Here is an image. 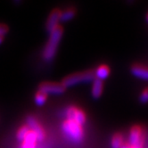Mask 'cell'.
<instances>
[{
	"label": "cell",
	"instance_id": "ac0fdd59",
	"mask_svg": "<svg viewBox=\"0 0 148 148\" xmlns=\"http://www.w3.org/2000/svg\"><path fill=\"white\" fill-rule=\"evenodd\" d=\"M9 31V27L4 23H0V35H5L8 33Z\"/></svg>",
	"mask_w": 148,
	"mask_h": 148
},
{
	"label": "cell",
	"instance_id": "5b68a950",
	"mask_svg": "<svg viewBox=\"0 0 148 148\" xmlns=\"http://www.w3.org/2000/svg\"><path fill=\"white\" fill-rule=\"evenodd\" d=\"M65 88L62 85V83H56V82H43L39 84L38 91L44 93L45 95H55L59 96L64 93Z\"/></svg>",
	"mask_w": 148,
	"mask_h": 148
},
{
	"label": "cell",
	"instance_id": "8992f818",
	"mask_svg": "<svg viewBox=\"0 0 148 148\" xmlns=\"http://www.w3.org/2000/svg\"><path fill=\"white\" fill-rule=\"evenodd\" d=\"M144 135L139 126H135L130 130L129 136V145L132 148H143Z\"/></svg>",
	"mask_w": 148,
	"mask_h": 148
},
{
	"label": "cell",
	"instance_id": "8fae6325",
	"mask_svg": "<svg viewBox=\"0 0 148 148\" xmlns=\"http://www.w3.org/2000/svg\"><path fill=\"white\" fill-rule=\"evenodd\" d=\"M103 90V84L102 80L95 79L92 82L91 96L94 99H98L101 97Z\"/></svg>",
	"mask_w": 148,
	"mask_h": 148
},
{
	"label": "cell",
	"instance_id": "9a60e30c",
	"mask_svg": "<svg viewBox=\"0 0 148 148\" xmlns=\"http://www.w3.org/2000/svg\"><path fill=\"white\" fill-rule=\"evenodd\" d=\"M47 100V95L38 90V92L35 95V97H34V102L38 106H43V105L46 103Z\"/></svg>",
	"mask_w": 148,
	"mask_h": 148
},
{
	"label": "cell",
	"instance_id": "3957f363",
	"mask_svg": "<svg viewBox=\"0 0 148 148\" xmlns=\"http://www.w3.org/2000/svg\"><path fill=\"white\" fill-rule=\"evenodd\" d=\"M95 79L94 72L88 71H84L75 74H71V75L65 77L62 81V85L65 88H71L73 86H76L78 84L81 83H89L93 82Z\"/></svg>",
	"mask_w": 148,
	"mask_h": 148
},
{
	"label": "cell",
	"instance_id": "2e32d148",
	"mask_svg": "<svg viewBox=\"0 0 148 148\" xmlns=\"http://www.w3.org/2000/svg\"><path fill=\"white\" fill-rule=\"evenodd\" d=\"M29 132V127L25 124V125H23L21 128L18 130L17 133H16V137H17V139L19 141L22 142L25 137L26 136L28 135V133Z\"/></svg>",
	"mask_w": 148,
	"mask_h": 148
},
{
	"label": "cell",
	"instance_id": "277c9868",
	"mask_svg": "<svg viewBox=\"0 0 148 148\" xmlns=\"http://www.w3.org/2000/svg\"><path fill=\"white\" fill-rule=\"evenodd\" d=\"M63 115H64L65 120H70L77 122L80 126L85 125L86 123V114L82 110L74 107V106H69L63 111Z\"/></svg>",
	"mask_w": 148,
	"mask_h": 148
},
{
	"label": "cell",
	"instance_id": "52a82bcc",
	"mask_svg": "<svg viewBox=\"0 0 148 148\" xmlns=\"http://www.w3.org/2000/svg\"><path fill=\"white\" fill-rule=\"evenodd\" d=\"M26 125L29 128V130L34 132L37 136V138L38 142H42L45 140L46 132L43 129V127L40 125L38 120L32 115H29L26 119Z\"/></svg>",
	"mask_w": 148,
	"mask_h": 148
},
{
	"label": "cell",
	"instance_id": "4fadbf2b",
	"mask_svg": "<svg viewBox=\"0 0 148 148\" xmlns=\"http://www.w3.org/2000/svg\"><path fill=\"white\" fill-rule=\"evenodd\" d=\"M124 140L121 134H115L112 136L111 140V146L112 148H122L124 145Z\"/></svg>",
	"mask_w": 148,
	"mask_h": 148
},
{
	"label": "cell",
	"instance_id": "9c48e42d",
	"mask_svg": "<svg viewBox=\"0 0 148 148\" xmlns=\"http://www.w3.org/2000/svg\"><path fill=\"white\" fill-rule=\"evenodd\" d=\"M130 71L135 77L148 81V68L147 67L139 65V64H135L131 67Z\"/></svg>",
	"mask_w": 148,
	"mask_h": 148
},
{
	"label": "cell",
	"instance_id": "7c38bea8",
	"mask_svg": "<svg viewBox=\"0 0 148 148\" xmlns=\"http://www.w3.org/2000/svg\"><path fill=\"white\" fill-rule=\"evenodd\" d=\"M95 79H97L99 80L106 79L110 75V69L107 65H100L98 66L94 72Z\"/></svg>",
	"mask_w": 148,
	"mask_h": 148
},
{
	"label": "cell",
	"instance_id": "ffe728a7",
	"mask_svg": "<svg viewBox=\"0 0 148 148\" xmlns=\"http://www.w3.org/2000/svg\"><path fill=\"white\" fill-rule=\"evenodd\" d=\"M122 148H132V147H130L129 145H124L122 146Z\"/></svg>",
	"mask_w": 148,
	"mask_h": 148
},
{
	"label": "cell",
	"instance_id": "6da1fadb",
	"mask_svg": "<svg viewBox=\"0 0 148 148\" xmlns=\"http://www.w3.org/2000/svg\"><path fill=\"white\" fill-rule=\"evenodd\" d=\"M62 33L63 29L60 25L49 33L48 41L46 44L43 50V54H42V57H43L44 61L49 62L54 60L57 53L58 46L62 38Z\"/></svg>",
	"mask_w": 148,
	"mask_h": 148
},
{
	"label": "cell",
	"instance_id": "e0dca14e",
	"mask_svg": "<svg viewBox=\"0 0 148 148\" xmlns=\"http://www.w3.org/2000/svg\"><path fill=\"white\" fill-rule=\"evenodd\" d=\"M139 100L142 103H148V88H145L139 97Z\"/></svg>",
	"mask_w": 148,
	"mask_h": 148
},
{
	"label": "cell",
	"instance_id": "5bb4252c",
	"mask_svg": "<svg viewBox=\"0 0 148 148\" xmlns=\"http://www.w3.org/2000/svg\"><path fill=\"white\" fill-rule=\"evenodd\" d=\"M74 16H75V11H74L73 9H66L63 12H61L60 22L67 23L69 21L72 20Z\"/></svg>",
	"mask_w": 148,
	"mask_h": 148
},
{
	"label": "cell",
	"instance_id": "44dd1931",
	"mask_svg": "<svg viewBox=\"0 0 148 148\" xmlns=\"http://www.w3.org/2000/svg\"><path fill=\"white\" fill-rule=\"evenodd\" d=\"M146 22L148 23V14H146Z\"/></svg>",
	"mask_w": 148,
	"mask_h": 148
},
{
	"label": "cell",
	"instance_id": "7a4b0ae2",
	"mask_svg": "<svg viewBox=\"0 0 148 148\" xmlns=\"http://www.w3.org/2000/svg\"><path fill=\"white\" fill-rule=\"evenodd\" d=\"M62 131L65 138L73 144H79L84 139V130L82 126L77 122L65 120L62 124Z\"/></svg>",
	"mask_w": 148,
	"mask_h": 148
},
{
	"label": "cell",
	"instance_id": "ba28073f",
	"mask_svg": "<svg viewBox=\"0 0 148 148\" xmlns=\"http://www.w3.org/2000/svg\"><path fill=\"white\" fill-rule=\"evenodd\" d=\"M60 16H61V12L59 10H54V11H52L50 13L46 23V29L48 33H50L51 31H53L56 28L59 26Z\"/></svg>",
	"mask_w": 148,
	"mask_h": 148
},
{
	"label": "cell",
	"instance_id": "d6986e66",
	"mask_svg": "<svg viewBox=\"0 0 148 148\" xmlns=\"http://www.w3.org/2000/svg\"><path fill=\"white\" fill-rule=\"evenodd\" d=\"M4 35H0V45L2 44V42H3V40H4Z\"/></svg>",
	"mask_w": 148,
	"mask_h": 148
},
{
	"label": "cell",
	"instance_id": "30bf717a",
	"mask_svg": "<svg viewBox=\"0 0 148 148\" xmlns=\"http://www.w3.org/2000/svg\"><path fill=\"white\" fill-rule=\"evenodd\" d=\"M38 142V141L36 134L29 130V132L28 133L26 137L22 141L21 148H37Z\"/></svg>",
	"mask_w": 148,
	"mask_h": 148
}]
</instances>
